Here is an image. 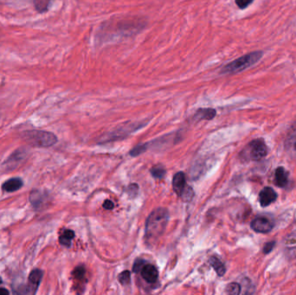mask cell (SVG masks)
I'll list each match as a JSON object with an SVG mask.
<instances>
[{
	"label": "cell",
	"instance_id": "5",
	"mask_svg": "<svg viewBox=\"0 0 296 295\" xmlns=\"http://www.w3.org/2000/svg\"><path fill=\"white\" fill-rule=\"evenodd\" d=\"M251 228L257 233H268L274 228V223L273 220L267 216H257L253 219L250 223Z\"/></svg>",
	"mask_w": 296,
	"mask_h": 295
},
{
	"label": "cell",
	"instance_id": "22",
	"mask_svg": "<svg viewBox=\"0 0 296 295\" xmlns=\"http://www.w3.org/2000/svg\"><path fill=\"white\" fill-rule=\"evenodd\" d=\"M74 276L77 278V279H82L84 274H85V269L83 267H77L75 269L73 273Z\"/></svg>",
	"mask_w": 296,
	"mask_h": 295
},
{
	"label": "cell",
	"instance_id": "1",
	"mask_svg": "<svg viewBox=\"0 0 296 295\" xmlns=\"http://www.w3.org/2000/svg\"><path fill=\"white\" fill-rule=\"evenodd\" d=\"M169 220V213L165 208H159L150 214L146 224V239L155 241L163 235Z\"/></svg>",
	"mask_w": 296,
	"mask_h": 295
},
{
	"label": "cell",
	"instance_id": "6",
	"mask_svg": "<svg viewBox=\"0 0 296 295\" xmlns=\"http://www.w3.org/2000/svg\"><path fill=\"white\" fill-rule=\"evenodd\" d=\"M43 273L41 270L35 269L30 273L29 284L25 291V293H30V294H34L37 290L39 288V284L41 282Z\"/></svg>",
	"mask_w": 296,
	"mask_h": 295
},
{
	"label": "cell",
	"instance_id": "4",
	"mask_svg": "<svg viewBox=\"0 0 296 295\" xmlns=\"http://www.w3.org/2000/svg\"><path fill=\"white\" fill-rule=\"evenodd\" d=\"M267 154V147L262 140H255L249 144V158L259 161Z\"/></svg>",
	"mask_w": 296,
	"mask_h": 295
},
{
	"label": "cell",
	"instance_id": "17",
	"mask_svg": "<svg viewBox=\"0 0 296 295\" xmlns=\"http://www.w3.org/2000/svg\"><path fill=\"white\" fill-rule=\"evenodd\" d=\"M193 196H194V192H193L192 188L186 185V187L185 188V190H183L180 197H182V199L184 200L185 202H189V201H191L192 199Z\"/></svg>",
	"mask_w": 296,
	"mask_h": 295
},
{
	"label": "cell",
	"instance_id": "26",
	"mask_svg": "<svg viewBox=\"0 0 296 295\" xmlns=\"http://www.w3.org/2000/svg\"><path fill=\"white\" fill-rule=\"evenodd\" d=\"M103 208L106 209H112L114 208V203L110 200H107L103 203Z\"/></svg>",
	"mask_w": 296,
	"mask_h": 295
},
{
	"label": "cell",
	"instance_id": "12",
	"mask_svg": "<svg viewBox=\"0 0 296 295\" xmlns=\"http://www.w3.org/2000/svg\"><path fill=\"white\" fill-rule=\"evenodd\" d=\"M217 112L213 108H202L196 114V117L200 120H212L216 116Z\"/></svg>",
	"mask_w": 296,
	"mask_h": 295
},
{
	"label": "cell",
	"instance_id": "25",
	"mask_svg": "<svg viewBox=\"0 0 296 295\" xmlns=\"http://www.w3.org/2000/svg\"><path fill=\"white\" fill-rule=\"evenodd\" d=\"M289 142L290 143H288V144H289L291 147H292V148H293V149L296 152V132L294 133L293 136L290 137Z\"/></svg>",
	"mask_w": 296,
	"mask_h": 295
},
{
	"label": "cell",
	"instance_id": "10",
	"mask_svg": "<svg viewBox=\"0 0 296 295\" xmlns=\"http://www.w3.org/2000/svg\"><path fill=\"white\" fill-rule=\"evenodd\" d=\"M287 172L283 167H278L275 170V173H274V183L276 184L278 187H285L287 182H288V178H287Z\"/></svg>",
	"mask_w": 296,
	"mask_h": 295
},
{
	"label": "cell",
	"instance_id": "16",
	"mask_svg": "<svg viewBox=\"0 0 296 295\" xmlns=\"http://www.w3.org/2000/svg\"><path fill=\"white\" fill-rule=\"evenodd\" d=\"M226 292L229 294L237 295L241 292V285L238 283H230L227 285Z\"/></svg>",
	"mask_w": 296,
	"mask_h": 295
},
{
	"label": "cell",
	"instance_id": "13",
	"mask_svg": "<svg viewBox=\"0 0 296 295\" xmlns=\"http://www.w3.org/2000/svg\"><path fill=\"white\" fill-rule=\"evenodd\" d=\"M210 263L218 275L223 276L226 272L225 266L217 257H211L210 259Z\"/></svg>",
	"mask_w": 296,
	"mask_h": 295
},
{
	"label": "cell",
	"instance_id": "9",
	"mask_svg": "<svg viewBox=\"0 0 296 295\" xmlns=\"http://www.w3.org/2000/svg\"><path fill=\"white\" fill-rule=\"evenodd\" d=\"M186 187V178L185 173L178 172L172 180V188L178 196H181L183 190Z\"/></svg>",
	"mask_w": 296,
	"mask_h": 295
},
{
	"label": "cell",
	"instance_id": "7",
	"mask_svg": "<svg viewBox=\"0 0 296 295\" xmlns=\"http://www.w3.org/2000/svg\"><path fill=\"white\" fill-rule=\"evenodd\" d=\"M277 194L271 187H265L259 194V202L261 207H267L276 200Z\"/></svg>",
	"mask_w": 296,
	"mask_h": 295
},
{
	"label": "cell",
	"instance_id": "8",
	"mask_svg": "<svg viewBox=\"0 0 296 295\" xmlns=\"http://www.w3.org/2000/svg\"><path fill=\"white\" fill-rule=\"evenodd\" d=\"M141 276L146 281L149 283L156 282L159 278V272L156 267L151 264H145V266L140 270Z\"/></svg>",
	"mask_w": 296,
	"mask_h": 295
},
{
	"label": "cell",
	"instance_id": "18",
	"mask_svg": "<svg viewBox=\"0 0 296 295\" xmlns=\"http://www.w3.org/2000/svg\"><path fill=\"white\" fill-rule=\"evenodd\" d=\"M151 172H152V174H153L154 178H162L165 176V174H166V170L163 168L162 166L159 165V166L153 167L151 170Z\"/></svg>",
	"mask_w": 296,
	"mask_h": 295
},
{
	"label": "cell",
	"instance_id": "15",
	"mask_svg": "<svg viewBox=\"0 0 296 295\" xmlns=\"http://www.w3.org/2000/svg\"><path fill=\"white\" fill-rule=\"evenodd\" d=\"M51 0H34V7L38 13H45L49 10Z\"/></svg>",
	"mask_w": 296,
	"mask_h": 295
},
{
	"label": "cell",
	"instance_id": "24",
	"mask_svg": "<svg viewBox=\"0 0 296 295\" xmlns=\"http://www.w3.org/2000/svg\"><path fill=\"white\" fill-rule=\"evenodd\" d=\"M146 262L143 260H136V262L134 265V272H139L140 270L142 269V267L145 266Z\"/></svg>",
	"mask_w": 296,
	"mask_h": 295
},
{
	"label": "cell",
	"instance_id": "23",
	"mask_svg": "<svg viewBox=\"0 0 296 295\" xmlns=\"http://www.w3.org/2000/svg\"><path fill=\"white\" fill-rule=\"evenodd\" d=\"M274 245H275V241H268V242H267V243L264 245V247H263V253H264V254H268L269 252L273 250V248L274 247Z\"/></svg>",
	"mask_w": 296,
	"mask_h": 295
},
{
	"label": "cell",
	"instance_id": "11",
	"mask_svg": "<svg viewBox=\"0 0 296 295\" xmlns=\"http://www.w3.org/2000/svg\"><path fill=\"white\" fill-rule=\"evenodd\" d=\"M23 182L20 178H12L7 181L2 186V189L7 192H13L16 190H20L22 187Z\"/></svg>",
	"mask_w": 296,
	"mask_h": 295
},
{
	"label": "cell",
	"instance_id": "3",
	"mask_svg": "<svg viewBox=\"0 0 296 295\" xmlns=\"http://www.w3.org/2000/svg\"><path fill=\"white\" fill-rule=\"evenodd\" d=\"M23 138L30 145L39 147H50L58 141L55 134L45 131H28L24 134Z\"/></svg>",
	"mask_w": 296,
	"mask_h": 295
},
{
	"label": "cell",
	"instance_id": "14",
	"mask_svg": "<svg viewBox=\"0 0 296 295\" xmlns=\"http://www.w3.org/2000/svg\"><path fill=\"white\" fill-rule=\"evenodd\" d=\"M75 237V233L73 230H70V229H66L64 230L63 235H61L59 238V241H60L61 244L66 246V247H70L71 245V240Z\"/></svg>",
	"mask_w": 296,
	"mask_h": 295
},
{
	"label": "cell",
	"instance_id": "21",
	"mask_svg": "<svg viewBox=\"0 0 296 295\" xmlns=\"http://www.w3.org/2000/svg\"><path fill=\"white\" fill-rule=\"evenodd\" d=\"M254 0H236V5L240 9H245L253 3Z\"/></svg>",
	"mask_w": 296,
	"mask_h": 295
},
{
	"label": "cell",
	"instance_id": "28",
	"mask_svg": "<svg viewBox=\"0 0 296 295\" xmlns=\"http://www.w3.org/2000/svg\"><path fill=\"white\" fill-rule=\"evenodd\" d=\"M1 283H2V279H1V278H0V284H1Z\"/></svg>",
	"mask_w": 296,
	"mask_h": 295
},
{
	"label": "cell",
	"instance_id": "19",
	"mask_svg": "<svg viewBox=\"0 0 296 295\" xmlns=\"http://www.w3.org/2000/svg\"><path fill=\"white\" fill-rule=\"evenodd\" d=\"M119 281L122 285H126L130 282L131 274L128 271H124L122 273H120V275L118 277Z\"/></svg>",
	"mask_w": 296,
	"mask_h": 295
},
{
	"label": "cell",
	"instance_id": "27",
	"mask_svg": "<svg viewBox=\"0 0 296 295\" xmlns=\"http://www.w3.org/2000/svg\"><path fill=\"white\" fill-rule=\"evenodd\" d=\"M9 294V291H7V289L0 288V295Z\"/></svg>",
	"mask_w": 296,
	"mask_h": 295
},
{
	"label": "cell",
	"instance_id": "20",
	"mask_svg": "<svg viewBox=\"0 0 296 295\" xmlns=\"http://www.w3.org/2000/svg\"><path fill=\"white\" fill-rule=\"evenodd\" d=\"M147 150V145H140V146H136L135 148L132 150L130 154L132 156L140 155V153L145 152Z\"/></svg>",
	"mask_w": 296,
	"mask_h": 295
},
{
	"label": "cell",
	"instance_id": "2",
	"mask_svg": "<svg viewBox=\"0 0 296 295\" xmlns=\"http://www.w3.org/2000/svg\"><path fill=\"white\" fill-rule=\"evenodd\" d=\"M262 54L263 53L261 51H254L239 57L236 60L232 61L231 63L223 66L221 70V73L236 74L243 71L259 62L262 57Z\"/></svg>",
	"mask_w": 296,
	"mask_h": 295
}]
</instances>
